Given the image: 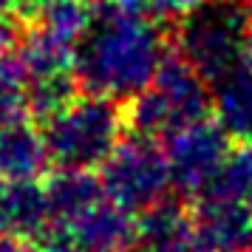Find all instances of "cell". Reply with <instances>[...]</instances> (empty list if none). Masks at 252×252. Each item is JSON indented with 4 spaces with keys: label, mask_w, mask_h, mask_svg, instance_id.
I'll list each match as a JSON object with an SVG mask.
<instances>
[{
    "label": "cell",
    "mask_w": 252,
    "mask_h": 252,
    "mask_svg": "<svg viewBox=\"0 0 252 252\" xmlns=\"http://www.w3.org/2000/svg\"><path fill=\"white\" fill-rule=\"evenodd\" d=\"M170 26L156 14H133L94 0L91 23L74 48V77L82 94L127 102L148 88L170 54Z\"/></svg>",
    "instance_id": "cell-1"
},
{
    "label": "cell",
    "mask_w": 252,
    "mask_h": 252,
    "mask_svg": "<svg viewBox=\"0 0 252 252\" xmlns=\"http://www.w3.org/2000/svg\"><path fill=\"white\" fill-rule=\"evenodd\" d=\"M122 111L130 133L167 139L179 127L213 116V91L210 82L176 48H170L153 82L142 94L122 102Z\"/></svg>",
    "instance_id": "cell-2"
},
{
    "label": "cell",
    "mask_w": 252,
    "mask_h": 252,
    "mask_svg": "<svg viewBox=\"0 0 252 252\" xmlns=\"http://www.w3.org/2000/svg\"><path fill=\"white\" fill-rule=\"evenodd\" d=\"M40 133L51 167L96 170L125 133V111L116 99L80 91L65 108L40 122Z\"/></svg>",
    "instance_id": "cell-3"
},
{
    "label": "cell",
    "mask_w": 252,
    "mask_h": 252,
    "mask_svg": "<svg viewBox=\"0 0 252 252\" xmlns=\"http://www.w3.org/2000/svg\"><path fill=\"white\" fill-rule=\"evenodd\" d=\"M170 40L207 82H216L247 63L252 17L244 0H207L193 14L170 26Z\"/></svg>",
    "instance_id": "cell-4"
},
{
    "label": "cell",
    "mask_w": 252,
    "mask_h": 252,
    "mask_svg": "<svg viewBox=\"0 0 252 252\" xmlns=\"http://www.w3.org/2000/svg\"><path fill=\"white\" fill-rule=\"evenodd\" d=\"M96 173L105 195L130 213H145L153 204L164 201L173 190L164 145L142 133L119 139Z\"/></svg>",
    "instance_id": "cell-5"
},
{
    "label": "cell",
    "mask_w": 252,
    "mask_h": 252,
    "mask_svg": "<svg viewBox=\"0 0 252 252\" xmlns=\"http://www.w3.org/2000/svg\"><path fill=\"white\" fill-rule=\"evenodd\" d=\"M229 142L232 139L224 133V127L213 116L190 122L170 133L164 139V153L170 164L173 190L187 198L201 193L204 184L213 179V173L221 167L224 156L229 153Z\"/></svg>",
    "instance_id": "cell-6"
},
{
    "label": "cell",
    "mask_w": 252,
    "mask_h": 252,
    "mask_svg": "<svg viewBox=\"0 0 252 252\" xmlns=\"http://www.w3.org/2000/svg\"><path fill=\"white\" fill-rule=\"evenodd\" d=\"M54 224V221H51ZM74 252H133L136 250L139 218L136 213L105 195L91 210L68 224H57Z\"/></svg>",
    "instance_id": "cell-7"
},
{
    "label": "cell",
    "mask_w": 252,
    "mask_h": 252,
    "mask_svg": "<svg viewBox=\"0 0 252 252\" xmlns=\"http://www.w3.org/2000/svg\"><path fill=\"white\" fill-rule=\"evenodd\" d=\"M190 216L204 252H244L252 247V204L193 198Z\"/></svg>",
    "instance_id": "cell-8"
},
{
    "label": "cell",
    "mask_w": 252,
    "mask_h": 252,
    "mask_svg": "<svg viewBox=\"0 0 252 252\" xmlns=\"http://www.w3.org/2000/svg\"><path fill=\"white\" fill-rule=\"evenodd\" d=\"M51 227L46 187L40 179H0V232L34 244Z\"/></svg>",
    "instance_id": "cell-9"
},
{
    "label": "cell",
    "mask_w": 252,
    "mask_h": 252,
    "mask_svg": "<svg viewBox=\"0 0 252 252\" xmlns=\"http://www.w3.org/2000/svg\"><path fill=\"white\" fill-rule=\"evenodd\" d=\"M133 252H204L198 244L190 210L176 201L164 198L150 210L139 213V232Z\"/></svg>",
    "instance_id": "cell-10"
},
{
    "label": "cell",
    "mask_w": 252,
    "mask_h": 252,
    "mask_svg": "<svg viewBox=\"0 0 252 252\" xmlns=\"http://www.w3.org/2000/svg\"><path fill=\"white\" fill-rule=\"evenodd\" d=\"M213 119L232 142H252V68L250 63L210 82Z\"/></svg>",
    "instance_id": "cell-11"
},
{
    "label": "cell",
    "mask_w": 252,
    "mask_h": 252,
    "mask_svg": "<svg viewBox=\"0 0 252 252\" xmlns=\"http://www.w3.org/2000/svg\"><path fill=\"white\" fill-rule=\"evenodd\" d=\"M48 167L51 161L40 127H32L26 119L0 127V179L29 182L40 179Z\"/></svg>",
    "instance_id": "cell-12"
},
{
    "label": "cell",
    "mask_w": 252,
    "mask_h": 252,
    "mask_svg": "<svg viewBox=\"0 0 252 252\" xmlns=\"http://www.w3.org/2000/svg\"><path fill=\"white\" fill-rule=\"evenodd\" d=\"M43 187H46L54 224H68L105 198L99 173L80 170V167H54V173L43 182Z\"/></svg>",
    "instance_id": "cell-13"
},
{
    "label": "cell",
    "mask_w": 252,
    "mask_h": 252,
    "mask_svg": "<svg viewBox=\"0 0 252 252\" xmlns=\"http://www.w3.org/2000/svg\"><path fill=\"white\" fill-rule=\"evenodd\" d=\"M193 198H221V201L252 204V142H238L235 148H229L221 167L204 184V190Z\"/></svg>",
    "instance_id": "cell-14"
},
{
    "label": "cell",
    "mask_w": 252,
    "mask_h": 252,
    "mask_svg": "<svg viewBox=\"0 0 252 252\" xmlns=\"http://www.w3.org/2000/svg\"><path fill=\"white\" fill-rule=\"evenodd\" d=\"M29 116V102H26V71L14 54L0 57V127L26 119Z\"/></svg>",
    "instance_id": "cell-15"
},
{
    "label": "cell",
    "mask_w": 252,
    "mask_h": 252,
    "mask_svg": "<svg viewBox=\"0 0 252 252\" xmlns=\"http://www.w3.org/2000/svg\"><path fill=\"white\" fill-rule=\"evenodd\" d=\"M207 0H153V14L161 23L176 26L179 20H184L187 14H193L198 6H204Z\"/></svg>",
    "instance_id": "cell-16"
},
{
    "label": "cell",
    "mask_w": 252,
    "mask_h": 252,
    "mask_svg": "<svg viewBox=\"0 0 252 252\" xmlns=\"http://www.w3.org/2000/svg\"><path fill=\"white\" fill-rule=\"evenodd\" d=\"M20 40V23L12 17V12H0V57L9 54Z\"/></svg>",
    "instance_id": "cell-17"
},
{
    "label": "cell",
    "mask_w": 252,
    "mask_h": 252,
    "mask_svg": "<svg viewBox=\"0 0 252 252\" xmlns=\"http://www.w3.org/2000/svg\"><path fill=\"white\" fill-rule=\"evenodd\" d=\"M111 6L133 14H153V0H108Z\"/></svg>",
    "instance_id": "cell-18"
},
{
    "label": "cell",
    "mask_w": 252,
    "mask_h": 252,
    "mask_svg": "<svg viewBox=\"0 0 252 252\" xmlns=\"http://www.w3.org/2000/svg\"><path fill=\"white\" fill-rule=\"evenodd\" d=\"M244 6H247V12H250V17H252V0H244Z\"/></svg>",
    "instance_id": "cell-19"
},
{
    "label": "cell",
    "mask_w": 252,
    "mask_h": 252,
    "mask_svg": "<svg viewBox=\"0 0 252 252\" xmlns=\"http://www.w3.org/2000/svg\"><path fill=\"white\" fill-rule=\"evenodd\" d=\"M247 63H250V68H252V43H250V54H247Z\"/></svg>",
    "instance_id": "cell-20"
},
{
    "label": "cell",
    "mask_w": 252,
    "mask_h": 252,
    "mask_svg": "<svg viewBox=\"0 0 252 252\" xmlns=\"http://www.w3.org/2000/svg\"><path fill=\"white\" fill-rule=\"evenodd\" d=\"M244 252H252V247H250V250H244Z\"/></svg>",
    "instance_id": "cell-21"
}]
</instances>
